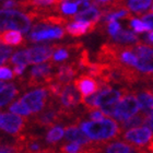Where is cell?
Returning a JSON list of instances; mask_svg holds the SVG:
<instances>
[{
  "label": "cell",
  "instance_id": "31",
  "mask_svg": "<svg viewBox=\"0 0 153 153\" xmlns=\"http://www.w3.org/2000/svg\"><path fill=\"white\" fill-rule=\"evenodd\" d=\"M13 76H14V74L9 67H7V66L0 67V81L1 80H10L12 79Z\"/></svg>",
  "mask_w": 153,
  "mask_h": 153
},
{
  "label": "cell",
  "instance_id": "38",
  "mask_svg": "<svg viewBox=\"0 0 153 153\" xmlns=\"http://www.w3.org/2000/svg\"><path fill=\"white\" fill-rule=\"evenodd\" d=\"M3 85H4V83H3L2 81H0V89H1V88H2Z\"/></svg>",
  "mask_w": 153,
  "mask_h": 153
},
{
  "label": "cell",
  "instance_id": "3",
  "mask_svg": "<svg viewBox=\"0 0 153 153\" xmlns=\"http://www.w3.org/2000/svg\"><path fill=\"white\" fill-rule=\"evenodd\" d=\"M57 67L51 62L37 65L33 68L27 79H25V88H36L39 85L47 86L55 81Z\"/></svg>",
  "mask_w": 153,
  "mask_h": 153
},
{
  "label": "cell",
  "instance_id": "8",
  "mask_svg": "<svg viewBox=\"0 0 153 153\" xmlns=\"http://www.w3.org/2000/svg\"><path fill=\"white\" fill-rule=\"evenodd\" d=\"M121 137L125 141L132 144V147L144 148L153 140V132L148 127H138L124 132Z\"/></svg>",
  "mask_w": 153,
  "mask_h": 153
},
{
  "label": "cell",
  "instance_id": "22",
  "mask_svg": "<svg viewBox=\"0 0 153 153\" xmlns=\"http://www.w3.org/2000/svg\"><path fill=\"white\" fill-rule=\"evenodd\" d=\"M112 39H114L115 42H117V44L118 43H123V44L134 43V44H137V43L140 42L139 36L136 35L134 33L130 32V31H127V30H121L120 32L118 33L116 36H114Z\"/></svg>",
  "mask_w": 153,
  "mask_h": 153
},
{
  "label": "cell",
  "instance_id": "7",
  "mask_svg": "<svg viewBox=\"0 0 153 153\" xmlns=\"http://www.w3.org/2000/svg\"><path fill=\"white\" fill-rule=\"evenodd\" d=\"M48 96H49V93H48L46 86H44V88L36 89L34 91L26 93L25 95L20 100L27 107L30 112L36 115L38 113H41L46 107L48 101H49Z\"/></svg>",
  "mask_w": 153,
  "mask_h": 153
},
{
  "label": "cell",
  "instance_id": "34",
  "mask_svg": "<svg viewBox=\"0 0 153 153\" xmlns=\"http://www.w3.org/2000/svg\"><path fill=\"white\" fill-rule=\"evenodd\" d=\"M24 70H25V66H14L13 74H14V76H21Z\"/></svg>",
  "mask_w": 153,
  "mask_h": 153
},
{
  "label": "cell",
  "instance_id": "24",
  "mask_svg": "<svg viewBox=\"0 0 153 153\" xmlns=\"http://www.w3.org/2000/svg\"><path fill=\"white\" fill-rule=\"evenodd\" d=\"M9 111L12 113V114L19 115V116L21 115V116H23V117H29V116L32 115V113L27 109V107L23 104L21 100L14 102L13 104H11V105L9 106Z\"/></svg>",
  "mask_w": 153,
  "mask_h": 153
},
{
  "label": "cell",
  "instance_id": "19",
  "mask_svg": "<svg viewBox=\"0 0 153 153\" xmlns=\"http://www.w3.org/2000/svg\"><path fill=\"white\" fill-rule=\"evenodd\" d=\"M0 43L8 46H21L24 45V38L18 31H6L0 34Z\"/></svg>",
  "mask_w": 153,
  "mask_h": 153
},
{
  "label": "cell",
  "instance_id": "14",
  "mask_svg": "<svg viewBox=\"0 0 153 153\" xmlns=\"http://www.w3.org/2000/svg\"><path fill=\"white\" fill-rule=\"evenodd\" d=\"M97 29L96 23L86 22H70L66 26V33L72 38H78L85 35L88 33L94 32Z\"/></svg>",
  "mask_w": 153,
  "mask_h": 153
},
{
  "label": "cell",
  "instance_id": "23",
  "mask_svg": "<svg viewBox=\"0 0 153 153\" xmlns=\"http://www.w3.org/2000/svg\"><path fill=\"white\" fill-rule=\"evenodd\" d=\"M65 137V128L59 126H55L47 131L45 140L49 144H56L58 141H60Z\"/></svg>",
  "mask_w": 153,
  "mask_h": 153
},
{
  "label": "cell",
  "instance_id": "12",
  "mask_svg": "<svg viewBox=\"0 0 153 153\" xmlns=\"http://www.w3.org/2000/svg\"><path fill=\"white\" fill-rule=\"evenodd\" d=\"M79 70L80 69H79L78 64H76V61L58 66L57 70H56V74H55L54 82L59 83L61 85L69 84L70 81L72 80V78L78 74Z\"/></svg>",
  "mask_w": 153,
  "mask_h": 153
},
{
  "label": "cell",
  "instance_id": "35",
  "mask_svg": "<svg viewBox=\"0 0 153 153\" xmlns=\"http://www.w3.org/2000/svg\"><path fill=\"white\" fill-rule=\"evenodd\" d=\"M147 125H148V128H149V129L153 132V114H151L150 116L148 117Z\"/></svg>",
  "mask_w": 153,
  "mask_h": 153
},
{
  "label": "cell",
  "instance_id": "27",
  "mask_svg": "<svg viewBox=\"0 0 153 153\" xmlns=\"http://www.w3.org/2000/svg\"><path fill=\"white\" fill-rule=\"evenodd\" d=\"M81 150H82V146L79 143H76V142L62 144L59 148V152L60 153H81Z\"/></svg>",
  "mask_w": 153,
  "mask_h": 153
},
{
  "label": "cell",
  "instance_id": "11",
  "mask_svg": "<svg viewBox=\"0 0 153 153\" xmlns=\"http://www.w3.org/2000/svg\"><path fill=\"white\" fill-rule=\"evenodd\" d=\"M25 51L29 65L44 64L45 61L49 60L53 57V54L55 51V44L38 45V46L27 48Z\"/></svg>",
  "mask_w": 153,
  "mask_h": 153
},
{
  "label": "cell",
  "instance_id": "15",
  "mask_svg": "<svg viewBox=\"0 0 153 153\" xmlns=\"http://www.w3.org/2000/svg\"><path fill=\"white\" fill-rule=\"evenodd\" d=\"M65 137L67 140L79 143L81 146H88V144L93 142L91 139L86 137V134L81 130L80 125L78 124L68 125L67 127L65 128Z\"/></svg>",
  "mask_w": 153,
  "mask_h": 153
},
{
  "label": "cell",
  "instance_id": "25",
  "mask_svg": "<svg viewBox=\"0 0 153 153\" xmlns=\"http://www.w3.org/2000/svg\"><path fill=\"white\" fill-rule=\"evenodd\" d=\"M8 64L12 65V66H25L26 67L29 65L26 51H16V54H13V56H11V58L8 60Z\"/></svg>",
  "mask_w": 153,
  "mask_h": 153
},
{
  "label": "cell",
  "instance_id": "9",
  "mask_svg": "<svg viewBox=\"0 0 153 153\" xmlns=\"http://www.w3.org/2000/svg\"><path fill=\"white\" fill-rule=\"evenodd\" d=\"M74 86L81 95V101L88 96L93 95L101 89L99 81L88 74H80L74 79Z\"/></svg>",
  "mask_w": 153,
  "mask_h": 153
},
{
  "label": "cell",
  "instance_id": "10",
  "mask_svg": "<svg viewBox=\"0 0 153 153\" xmlns=\"http://www.w3.org/2000/svg\"><path fill=\"white\" fill-rule=\"evenodd\" d=\"M57 102H59L61 108L66 111H74V108L81 103V95L78 93L76 88L69 83L62 88Z\"/></svg>",
  "mask_w": 153,
  "mask_h": 153
},
{
  "label": "cell",
  "instance_id": "29",
  "mask_svg": "<svg viewBox=\"0 0 153 153\" xmlns=\"http://www.w3.org/2000/svg\"><path fill=\"white\" fill-rule=\"evenodd\" d=\"M85 114H88V117L91 119V121H100L105 118V114L99 108L91 109V111L85 109Z\"/></svg>",
  "mask_w": 153,
  "mask_h": 153
},
{
  "label": "cell",
  "instance_id": "6",
  "mask_svg": "<svg viewBox=\"0 0 153 153\" xmlns=\"http://www.w3.org/2000/svg\"><path fill=\"white\" fill-rule=\"evenodd\" d=\"M27 119L12 113H0V129L8 134L20 137L27 126Z\"/></svg>",
  "mask_w": 153,
  "mask_h": 153
},
{
  "label": "cell",
  "instance_id": "4",
  "mask_svg": "<svg viewBox=\"0 0 153 153\" xmlns=\"http://www.w3.org/2000/svg\"><path fill=\"white\" fill-rule=\"evenodd\" d=\"M139 109H140V105H139V101L136 93L134 91L128 90L116 106L113 117L120 123H124L132 116L137 115Z\"/></svg>",
  "mask_w": 153,
  "mask_h": 153
},
{
  "label": "cell",
  "instance_id": "5",
  "mask_svg": "<svg viewBox=\"0 0 153 153\" xmlns=\"http://www.w3.org/2000/svg\"><path fill=\"white\" fill-rule=\"evenodd\" d=\"M65 35H66V31L62 27L49 26L41 22H35L27 38L30 42L36 43V42L47 41V39H60V38H64Z\"/></svg>",
  "mask_w": 153,
  "mask_h": 153
},
{
  "label": "cell",
  "instance_id": "13",
  "mask_svg": "<svg viewBox=\"0 0 153 153\" xmlns=\"http://www.w3.org/2000/svg\"><path fill=\"white\" fill-rule=\"evenodd\" d=\"M101 18H102V11L92 4L90 8L83 10V11H80L79 13H76L68 19L72 22H86L99 24Z\"/></svg>",
  "mask_w": 153,
  "mask_h": 153
},
{
  "label": "cell",
  "instance_id": "17",
  "mask_svg": "<svg viewBox=\"0 0 153 153\" xmlns=\"http://www.w3.org/2000/svg\"><path fill=\"white\" fill-rule=\"evenodd\" d=\"M103 153H137L136 148L123 141H112L104 146Z\"/></svg>",
  "mask_w": 153,
  "mask_h": 153
},
{
  "label": "cell",
  "instance_id": "20",
  "mask_svg": "<svg viewBox=\"0 0 153 153\" xmlns=\"http://www.w3.org/2000/svg\"><path fill=\"white\" fill-rule=\"evenodd\" d=\"M148 117L146 114L143 113H139V114L134 115L131 118L127 119L126 121L121 123L120 125V129L123 131V134L126 132V131L130 130V129H134V128H138V126H142L143 124H147Z\"/></svg>",
  "mask_w": 153,
  "mask_h": 153
},
{
  "label": "cell",
  "instance_id": "21",
  "mask_svg": "<svg viewBox=\"0 0 153 153\" xmlns=\"http://www.w3.org/2000/svg\"><path fill=\"white\" fill-rule=\"evenodd\" d=\"M153 4V1L150 0H131V1H125V7L127 8L128 10H130L132 12H136L138 16H141V13L148 10L151 6Z\"/></svg>",
  "mask_w": 153,
  "mask_h": 153
},
{
  "label": "cell",
  "instance_id": "32",
  "mask_svg": "<svg viewBox=\"0 0 153 153\" xmlns=\"http://www.w3.org/2000/svg\"><path fill=\"white\" fill-rule=\"evenodd\" d=\"M141 19H142V22L150 26L151 30H153V13L152 12L147 13V14H141Z\"/></svg>",
  "mask_w": 153,
  "mask_h": 153
},
{
  "label": "cell",
  "instance_id": "30",
  "mask_svg": "<svg viewBox=\"0 0 153 153\" xmlns=\"http://www.w3.org/2000/svg\"><path fill=\"white\" fill-rule=\"evenodd\" d=\"M13 53V49L11 47H6L0 45V65L6 64L9 60L10 55Z\"/></svg>",
  "mask_w": 153,
  "mask_h": 153
},
{
  "label": "cell",
  "instance_id": "37",
  "mask_svg": "<svg viewBox=\"0 0 153 153\" xmlns=\"http://www.w3.org/2000/svg\"><path fill=\"white\" fill-rule=\"evenodd\" d=\"M144 89L148 90L149 92L152 93V94H153V83H149V84L147 85V88H144Z\"/></svg>",
  "mask_w": 153,
  "mask_h": 153
},
{
  "label": "cell",
  "instance_id": "26",
  "mask_svg": "<svg viewBox=\"0 0 153 153\" xmlns=\"http://www.w3.org/2000/svg\"><path fill=\"white\" fill-rule=\"evenodd\" d=\"M78 4H76V1L72 2V1H60V4H59V13H62V14H67V16H74L76 14V11H78Z\"/></svg>",
  "mask_w": 153,
  "mask_h": 153
},
{
  "label": "cell",
  "instance_id": "18",
  "mask_svg": "<svg viewBox=\"0 0 153 153\" xmlns=\"http://www.w3.org/2000/svg\"><path fill=\"white\" fill-rule=\"evenodd\" d=\"M19 89L16 88L14 83H9L0 89V108L3 106L8 105L18 94H19Z\"/></svg>",
  "mask_w": 153,
  "mask_h": 153
},
{
  "label": "cell",
  "instance_id": "2",
  "mask_svg": "<svg viewBox=\"0 0 153 153\" xmlns=\"http://www.w3.org/2000/svg\"><path fill=\"white\" fill-rule=\"evenodd\" d=\"M32 24V20L26 13L20 10L0 9V31L9 30L18 31L20 33H27Z\"/></svg>",
  "mask_w": 153,
  "mask_h": 153
},
{
  "label": "cell",
  "instance_id": "39",
  "mask_svg": "<svg viewBox=\"0 0 153 153\" xmlns=\"http://www.w3.org/2000/svg\"><path fill=\"white\" fill-rule=\"evenodd\" d=\"M151 12L153 13V4H152V9H151Z\"/></svg>",
  "mask_w": 153,
  "mask_h": 153
},
{
  "label": "cell",
  "instance_id": "28",
  "mask_svg": "<svg viewBox=\"0 0 153 153\" xmlns=\"http://www.w3.org/2000/svg\"><path fill=\"white\" fill-rule=\"evenodd\" d=\"M130 26L134 30V32L142 33V32H151L150 26L147 25L146 23H143L142 21L138 19H131L130 21Z\"/></svg>",
  "mask_w": 153,
  "mask_h": 153
},
{
  "label": "cell",
  "instance_id": "36",
  "mask_svg": "<svg viewBox=\"0 0 153 153\" xmlns=\"http://www.w3.org/2000/svg\"><path fill=\"white\" fill-rule=\"evenodd\" d=\"M148 43H149V45H153V31L149 32L148 36L146 37V44H148Z\"/></svg>",
  "mask_w": 153,
  "mask_h": 153
},
{
  "label": "cell",
  "instance_id": "1",
  "mask_svg": "<svg viewBox=\"0 0 153 153\" xmlns=\"http://www.w3.org/2000/svg\"><path fill=\"white\" fill-rule=\"evenodd\" d=\"M80 128L89 139L101 143H108L123 134L120 126L112 118H104L100 121H84L80 124Z\"/></svg>",
  "mask_w": 153,
  "mask_h": 153
},
{
  "label": "cell",
  "instance_id": "33",
  "mask_svg": "<svg viewBox=\"0 0 153 153\" xmlns=\"http://www.w3.org/2000/svg\"><path fill=\"white\" fill-rule=\"evenodd\" d=\"M0 153H16L14 144L8 146V144H0Z\"/></svg>",
  "mask_w": 153,
  "mask_h": 153
},
{
  "label": "cell",
  "instance_id": "16",
  "mask_svg": "<svg viewBox=\"0 0 153 153\" xmlns=\"http://www.w3.org/2000/svg\"><path fill=\"white\" fill-rule=\"evenodd\" d=\"M136 95L139 101V105H140L141 113L146 114L147 116H150L153 114V94L150 93L148 90L143 89L142 91H138L136 92Z\"/></svg>",
  "mask_w": 153,
  "mask_h": 153
}]
</instances>
